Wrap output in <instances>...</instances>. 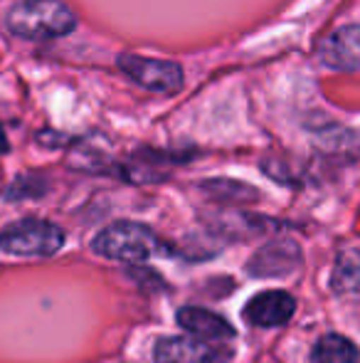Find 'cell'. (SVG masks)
<instances>
[{
	"instance_id": "1",
	"label": "cell",
	"mask_w": 360,
	"mask_h": 363,
	"mask_svg": "<svg viewBox=\"0 0 360 363\" xmlns=\"http://www.w3.org/2000/svg\"><path fill=\"white\" fill-rule=\"evenodd\" d=\"M8 30L23 40L64 38L77 28L74 13L59 0H23L8 13Z\"/></svg>"
},
{
	"instance_id": "2",
	"label": "cell",
	"mask_w": 360,
	"mask_h": 363,
	"mask_svg": "<svg viewBox=\"0 0 360 363\" xmlns=\"http://www.w3.org/2000/svg\"><path fill=\"white\" fill-rule=\"evenodd\" d=\"M91 250L106 259H119V262H146L156 252H163V242L141 223L121 220L109 228H104L94 240Z\"/></svg>"
},
{
	"instance_id": "3",
	"label": "cell",
	"mask_w": 360,
	"mask_h": 363,
	"mask_svg": "<svg viewBox=\"0 0 360 363\" xmlns=\"http://www.w3.org/2000/svg\"><path fill=\"white\" fill-rule=\"evenodd\" d=\"M62 245V228L47 220H20L0 230V250L15 257H50Z\"/></svg>"
},
{
	"instance_id": "4",
	"label": "cell",
	"mask_w": 360,
	"mask_h": 363,
	"mask_svg": "<svg viewBox=\"0 0 360 363\" xmlns=\"http://www.w3.org/2000/svg\"><path fill=\"white\" fill-rule=\"evenodd\" d=\"M119 69L131 82L141 84L144 89L158 91V94H178L185 84V77L178 62L156 57H141V55H119Z\"/></svg>"
},
{
	"instance_id": "5",
	"label": "cell",
	"mask_w": 360,
	"mask_h": 363,
	"mask_svg": "<svg viewBox=\"0 0 360 363\" xmlns=\"http://www.w3.org/2000/svg\"><path fill=\"white\" fill-rule=\"evenodd\" d=\"M318 60L341 72H360V25H343L318 45Z\"/></svg>"
},
{
	"instance_id": "6",
	"label": "cell",
	"mask_w": 360,
	"mask_h": 363,
	"mask_svg": "<svg viewBox=\"0 0 360 363\" xmlns=\"http://www.w3.org/2000/svg\"><path fill=\"white\" fill-rule=\"evenodd\" d=\"M301 264V250L294 240H274L252 255L247 272L255 277H284Z\"/></svg>"
},
{
	"instance_id": "7",
	"label": "cell",
	"mask_w": 360,
	"mask_h": 363,
	"mask_svg": "<svg viewBox=\"0 0 360 363\" xmlns=\"http://www.w3.org/2000/svg\"><path fill=\"white\" fill-rule=\"evenodd\" d=\"M296 311V301L289 291L269 289L255 294L245 306V319L252 326L260 329H274V326H284Z\"/></svg>"
},
{
	"instance_id": "8",
	"label": "cell",
	"mask_w": 360,
	"mask_h": 363,
	"mask_svg": "<svg viewBox=\"0 0 360 363\" xmlns=\"http://www.w3.org/2000/svg\"><path fill=\"white\" fill-rule=\"evenodd\" d=\"M178 324L187 334L197 336V341H220L235 336V329L220 314L202 306H185L178 311Z\"/></svg>"
},
{
	"instance_id": "9",
	"label": "cell",
	"mask_w": 360,
	"mask_h": 363,
	"mask_svg": "<svg viewBox=\"0 0 360 363\" xmlns=\"http://www.w3.org/2000/svg\"><path fill=\"white\" fill-rule=\"evenodd\" d=\"M153 359L156 363H212L215 354L205 341L190 336H168L156 344Z\"/></svg>"
},
{
	"instance_id": "10",
	"label": "cell",
	"mask_w": 360,
	"mask_h": 363,
	"mask_svg": "<svg viewBox=\"0 0 360 363\" xmlns=\"http://www.w3.org/2000/svg\"><path fill=\"white\" fill-rule=\"evenodd\" d=\"M331 289L341 296H360V242L338 252L331 269Z\"/></svg>"
},
{
	"instance_id": "11",
	"label": "cell",
	"mask_w": 360,
	"mask_h": 363,
	"mask_svg": "<svg viewBox=\"0 0 360 363\" xmlns=\"http://www.w3.org/2000/svg\"><path fill=\"white\" fill-rule=\"evenodd\" d=\"M358 346L341 334L321 336L311 351L313 363H358Z\"/></svg>"
},
{
	"instance_id": "12",
	"label": "cell",
	"mask_w": 360,
	"mask_h": 363,
	"mask_svg": "<svg viewBox=\"0 0 360 363\" xmlns=\"http://www.w3.org/2000/svg\"><path fill=\"white\" fill-rule=\"evenodd\" d=\"M8 148H10V144H8V136H5L3 126H0V153H8Z\"/></svg>"
}]
</instances>
